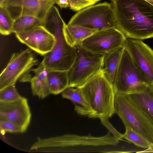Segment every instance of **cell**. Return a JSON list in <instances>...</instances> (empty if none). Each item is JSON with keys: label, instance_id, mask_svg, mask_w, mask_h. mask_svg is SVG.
I'll return each mask as SVG.
<instances>
[{"label": "cell", "instance_id": "ba28073f", "mask_svg": "<svg viewBox=\"0 0 153 153\" xmlns=\"http://www.w3.org/2000/svg\"><path fill=\"white\" fill-rule=\"evenodd\" d=\"M67 25H78L98 30L115 27L112 5L105 2L84 8L73 16Z\"/></svg>", "mask_w": 153, "mask_h": 153}, {"label": "cell", "instance_id": "603a6c76", "mask_svg": "<svg viewBox=\"0 0 153 153\" xmlns=\"http://www.w3.org/2000/svg\"><path fill=\"white\" fill-rule=\"evenodd\" d=\"M29 82L33 94L39 98L44 99L51 94L47 81H42L35 76L32 77Z\"/></svg>", "mask_w": 153, "mask_h": 153}, {"label": "cell", "instance_id": "f1b7e54d", "mask_svg": "<svg viewBox=\"0 0 153 153\" xmlns=\"http://www.w3.org/2000/svg\"><path fill=\"white\" fill-rule=\"evenodd\" d=\"M55 4L61 9L67 8L69 6V0H57Z\"/></svg>", "mask_w": 153, "mask_h": 153}, {"label": "cell", "instance_id": "8992f818", "mask_svg": "<svg viewBox=\"0 0 153 153\" xmlns=\"http://www.w3.org/2000/svg\"><path fill=\"white\" fill-rule=\"evenodd\" d=\"M150 84L127 48L123 46L113 83L116 94H128L137 92Z\"/></svg>", "mask_w": 153, "mask_h": 153}, {"label": "cell", "instance_id": "7c38bea8", "mask_svg": "<svg viewBox=\"0 0 153 153\" xmlns=\"http://www.w3.org/2000/svg\"><path fill=\"white\" fill-rule=\"evenodd\" d=\"M15 34L21 42L43 56L52 50L56 42L54 35L43 25Z\"/></svg>", "mask_w": 153, "mask_h": 153}, {"label": "cell", "instance_id": "d6986e66", "mask_svg": "<svg viewBox=\"0 0 153 153\" xmlns=\"http://www.w3.org/2000/svg\"><path fill=\"white\" fill-rule=\"evenodd\" d=\"M44 22L36 17L23 16L14 20L13 33L15 34L30 30L39 25H44Z\"/></svg>", "mask_w": 153, "mask_h": 153}, {"label": "cell", "instance_id": "5bb4252c", "mask_svg": "<svg viewBox=\"0 0 153 153\" xmlns=\"http://www.w3.org/2000/svg\"><path fill=\"white\" fill-rule=\"evenodd\" d=\"M31 114L27 98L11 102H0V120L10 121L26 131L30 122Z\"/></svg>", "mask_w": 153, "mask_h": 153}, {"label": "cell", "instance_id": "1f68e13d", "mask_svg": "<svg viewBox=\"0 0 153 153\" xmlns=\"http://www.w3.org/2000/svg\"><path fill=\"white\" fill-rule=\"evenodd\" d=\"M153 5V0H146Z\"/></svg>", "mask_w": 153, "mask_h": 153}, {"label": "cell", "instance_id": "484cf974", "mask_svg": "<svg viewBox=\"0 0 153 153\" xmlns=\"http://www.w3.org/2000/svg\"><path fill=\"white\" fill-rule=\"evenodd\" d=\"M101 0H69V7L74 11H79L94 5Z\"/></svg>", "mask_w": 153, "mask_h": 153}, {"label": "cell", "instance_id": "ffe728a7", "mask_svg": "<svg viewBox=\"0 0 153 153\" xmlns=\"http://www.w3.org/2000/svg\"><path fill=\"white\" fill-rule=\"evenodd\" d=\"M125 132L122 134V138L132 143L135 146L146 149L151 144L140 134L127 125H124Z\"/></svg>", "mask_w": 153, "mask_h": 153}, {"label": "cell", "instance_id": "9c48e42d", "mask_svg": "<svg viewBox=\"0 0 153 153\" xmlns=\"http://www.w3.org/2000/svg\"><path fill=\"white\" fill-rule=\"evenodd\" d=\"M30 48L14 53L0 75V90L15 85L19 79L22 82H29L31 77L29 74L32 68L38 63Z\"/></svg>", "mask_w": 153, "mask_h": 153}, {"label": "cell", "instance_id": "52a82bcc", "mask_svg": "<svg viewBox=\"0 0 153 153\" xmlns=\"http://www.w3.org/2000/svg\"><path fill=\"white\" fill-rule=\"evenodd\" d=\"M76 56L71 68L67 71L68 87L78 88L90 77L102 69L104 55L91 53L80 44L76 46Z\"/></svg>", "mask_w": 153, "mask_h": 153}, {"label": "cell", "instance_id": "4fadbf2b", "mask_svg": "<svg viewBox=\"0 0 153 153\" xmlns=\"http://www.w3.org/2000/svg\"><path fill=\"white\" fill-rule=\"evenodd\" d=\"M150 84H153V50L142 40L127 39L124 45Z\"/></svg>", "mask_w": 153, "mask_h": 153}, {"label": "cell", "instance_id": "9a60e30c", "mask_svg": "<svg viewBox=\"0 0 153 153\" xmlns=\"http://www.w3.org/2000/svg\"><path fill=\"white\" fill-rule=\"evenodd\" d=\"M98 30L78 25L65 24L63 29L65 38L72 47L81 44L85 39Z\"/></svg>", "mask_w": 153, "mask_h": 153}, {"label": "cell", "instance_id": "2e32d148", "mask_svg": "<svg viewBox=\"0 0 153 153\" xmlns=\"http://www.w3.org/2000/svg\"><path fill=\"white\" fill-rule=\"evenodd\" d=\"M128 95L153 121V84L149 85L140 91Z\"/></svg>", "mask_w": 153, "mask_h": 153}, {"label": "cell", "instance_id": "7a4b0ae2", "mask_svg": "<svg viewBox=\"0 0 153 153\" xmlns=\"http://www.w3.org/2000/svg\"><path fill=\"white\" fill-rule=\"evenodd\" d=\"M78 88L88 106L84 109L75 104L74 110L78 114L100 119L109 118L115 113L116 93L113 84L107 78L102 69Z\"/></svg>", "mask_w": 153, "mask_h": 153}, {"label": "cell", "instance_id": "4dcf8cb0", "mask_svg": "<svg viewBox=\"0 0 153 153\" xmlns=\"http://www.w3.org/2000/svg\"><path fill=\"white\" fill-rule=\"evenodd\" d=\"M7 0H0V6L2 5Z\"/></svg>", "mask_w": 153, "mask_h": 153}, {"label": "cell", "instance_id": "f546056e", "mask_svg": "<svg viewBox=\"0 0 153 153\" xmlns=\"http://www.w3.org/2000/svg\"><path fill=\"white\" fill-rule=\"evenodd\" d=\"M137 153H153V143L151 144L149 147L144 150L137 152Z\"/></svg>", "mask_w": 153, "mask_h": 153}, {"label": "cell", "instance_id": "8fae6325", "mask_svg": "<svg viewBox=\"0 0 153 153\" xmlns=\"http://www.w3.org/2000/svg\"><path fill=\"white\" fill-rule=\"evenodd\" d=\"M56 0H7L2 6L6 8L13 20L20 16H30L44 23L48 13Z\"/></svg>", "mask_w": 153, "mask_h": 153}, {"label": "cell", "instance_id": "7402d4cb", "mask_svg": "<svg viewBox=\"0 0 153 153\" xmlns=\"http://www.w3.org/2000/svg\"><path fill=\"white\" fill-rule=\"evenodd\" d=\"M14 20L4 6H0V32L3 35H8L13 33Z\"/></svg>", "mask_w": 153, "mask_h": 153}, {"label": "cell", "instance_id": "83f0119b", "mask_svg": "<svg viewBox=\"0 0 153 153\" xmlns=\"http://www.w3.org/2000/svg\"><path fill=\"white\" fill-rule=\"evenodd\" d=\"M35 76L39 79L44 81H47L48 71L44 65L41 62L36 68L32 69Z\"/></svg>", "mask_w": 153, "mask_h": 153}, {"label": "cell", "instance_id": "ac0fdd59", "mask_svg": "<svg viewBox=\"0 0 153 153\" xmlns=\"http://www.w3.org/2000/svg\"><path fill=\"white\" fill-rule=\"evenodd\" d=\"M123 48L115 49L105 54L104 56L102 70L107 78L112 84L119 62Z\"/></svg>", "mask_w": 153, "mask_h": 153}, {"label": "cell", "instance_id": "4316f807", "mask_svg": "<svg viewBox=\"0 0 153 153\" xmlns=\"http://www.w3.org/2000/svg\"><path fill=\"white\" fill-rule=\"evenodd\" d=\"M108 118H103L100 119L101 124L108 130L113 137L120 140H122V134L118 131L110 122Z\"/></svg>", "mask_w": 153, "mask_h": 153}, {"label": "cell", "instance_id": "cb8c5ba5", "mask_svg": "<svg viewBox=\"0 0 153 153\" xmlns=\"http://www.w3.org/2000/svg\"><path fill=\"white\" fill-rule=\"evenodd\" d=\"M23 97L19 94L15 85L0 90V102H15L22 100Z\"/></svg>", "mask_w": 153, "mask_h": 153}, {"label": "cell", "instance_id": "6da1fadb", "mask_svg": "<svg viewBox=\"0 0 153 153\" xmlns=\"http://www.w3.org/2000/svg\"><path fill=\"white\" fill-rule=\"evenodd\" d=\"M115 27L127 39L153 38V5L146 0H109Z\"/></svg>", "mask_w": 153, "mask_h": 153}, {"label": "cell", "instance_id": "e0dca14e", "mask_svg": "<svg viewBox=\"0 0 153 153\" xmlns=\"http://www.w3.org/2000/svg\"><path fill=\"white\" fill-rule=\"evenodd\" d=\"M67 71H48L47 82L51 94H58L68 87Z\"/></svg>", "mask_w": 153, "mask_h": 153}, {"label": "cell", "instance_id": "44dd1931", "mask_svg": "<svg viewBox=\"0 0 153 153\" xmlns=\"http://www.w3.org/2000/svg\"><path fill=\"white\" fill-rule=\"evenodd\" d=\"M61 93L63 98L71 100L75 104L79 105L83 108H88V104L78 88L68 87Z\"/></svg>", "mask_w": 153, "mask_h": 153}, {"label": "cell", "instance_id": "3957f363", "mask_svg": "<svg viewBox=\"0 0 153 153\" xmlns=\"http://www.w3.org/2000/svg\"><path fill=\"white\" fill-rule=\"evenodd\" d=\"M65 24L59 12L51 13L46 19L45 27L56 38L53 49L43 56L41 62L48 71H67L76 58V48L69 45L64 36L63 29Z\"/></svg>", "mask_w": 153, "mask_h": 153}, {"label": "cell", "instance_id": "277c9868", "mask_svg": "<svg viewBox=\"0 0 153 153\" xmlns=\"http://www.w3.org/2000/svg\"><path fill=\"white\" fill-rule=\"evenodd\" d=\"M119 142L108 131L105 135L100 137L91 134H66L45 138H38L35 147L39 152H73V148H75L116 146Z\"/></svg>", "mask_w": 153, "mask_h": 153}, {"label": "cell", "instance_id": "5b68a950", "mask_svg": "<svg viewBox=\"0 0 153 153\" xmlns=\"http://www.w3.org/2000/svg\"><path fill=\"white\" fill-rule=\"evenodd\" d=\"M115 113L127 125L153 143V121L128 94H116Z\"/></svg>", "mask_w": 153, "mask_h": 153}, {"label": "cell", "instance_id": "30bf717a", "mask_svg": "<svg viewBox=\"0 0 153 153\" xmlns=\"http://www.w3.org/2000/svg\"><path fill=\"white\" fill-rule=\"evenodd\" d=\"M127 38L116 27L98 30L80 44L88 51L97 54L105 55L123 47Z\"/></svg>", "mask_w": 153, "mask_h": 153}, {"label": "cell", "instance_id": "d4e9b609", "mask_svg": "<svg viewBox=\"0 0 153 153\" xmlns=\"http://www.w3.org/2000/svg\"><path fill=\"white\" fill-rule=\"evenodd\" d=\"M0 131L1 135H4L6 133H23L19 126L10 121L0 120Z\"/></svg>", "mask_w": 153, "mask_h": 153}]
</instances>
